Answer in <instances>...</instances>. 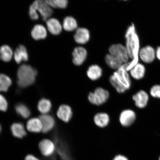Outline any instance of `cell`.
<instances>
[{
	"mask_svg": "<svg viewBox=\"0 0 160 160\" xmlns=\"http://www.w3.org/2000/svg\"><path fill=\"white\" fill-rule=\"evenodd\" d=\"M146 73V68L142 63H137L130 69V75L133 79L141 80L145 77Z\"/></svg>",
	"mask_w": 160,
	"mask_h": 160,
	"instance_id": "12",
	"label": "cell"
},
{
	"mask_svg": "<svg viewBox=\"0 0 160 160\" xmlns=\"http://www.w3.org/2000/svg\"><path fill=\"white\" fill-rule=\"evenodd\" d=\"M25 160H40L32 155L29 154L26 156Z\"/></svg>",
	"mask_w": 160,
	"mask_h": 160,
	"instance_id": "34",
	"label": "cell"
},
{
	"mask_svg": "<svg viewBox=\"0 0 160 160\" xmlns=\"http://www.w3.org/2000/svg\"><path fill=\"white\" fill-rule=\"evenodd\" d=\"M29 14L31 19L34 21L38 19L39 18V16L38 15L37 12L32 4L29 7Z\"/></svg>",
	"mask_w": 160,
	"mask_h": 160,
	"instance_id": "30",
	"label": "cell"
},
{
	"mask_svg": "<svg viewBox=\"0 0 160 160\" xmlns=\"http://www.w3.org/2000/svg\"><path fill=\"white\" fill-rule=\"evenodd\" d=\"M39 119L41 121L42 126V131L43 133H45L48 132L54 127L55 121L52 116L43 114L39 116Z\"/></svg>",
	"mask_w": 160,
	"mask_h": 160,
	"instance_id": "15",
	"label": "cell"
},
{
	"mask_svg": "<svg viewBox=\"0 0 160 160\" xmlns=\"http://www.w3.org/2000/svg\"><path fill=\"white\" fill-rule=\"evenodd\" d=\"M132 98L135 102L136 107L142 109L147 107L149 103V97L147 92L142 90L134 95Z\"/></svg>",
	"mask_w": 160,
	"mask_h": 160,
	"instance_id": "9",
	"label": "cell"
},
{
	"mask_svg": "<svg viewBox=\"0 0 160 160\" xmlns=\"http://www.w3.org/2000/svg\"><path fill=\"white\" fill-rule=\"evenodd\" d=\"M122 1H127L128 0H122Z\"/></svg>",
	"mask_w": 160,
	"mask_h": 160,
	"instance_id": "38",
	"label": "cell"
},
{
	"mask_svg": "<svg viewBox=\"0 0 160 160\" xmlns=\"http://www.w3.org/2000/svg\"><path fill=\"white\" fill-rule=\"evenodd\" d=\"M126 48L130 58L134 59L137 51L138 38L135 32L133 25L131 26L128 29L126 35Z\"/></svg>",
	"mask_w": 160,
	"mask_h": 160,
	"instance_id": "3",
	"label": "cell"
},
{
	"mask_svg": "<svg viewBox=\"0 0 160 160\" xmlns=\"http://www.w3.org/2000/svg\"><path fill=\"white\" fill-rule=\"evenodd\" d=\"M52 103L49 100L42 98L40 100L38 105V109L40 112L47 114L51 111Z\"/></svg>",
	"mask_w": 160,
	"mask_h": 160,
	"instance_id": "26",
	"label": "cell"
},
{
	"mask_svg": "<svg viewBox=\"0 0 160 160\" xmlns=\"http://www.w3.org/2000/svg\"><path fill=\"white\" fill-rule=\"evenodd\" d=\"M132 64V62L123 64L110 77V83L118 92L124 93L131 88L132 82L128 71Z\"/></svg>",
	"mask_w": 160,
	"mask_h": 160,
	"instance_id": "1",
	"label": "cell"
},
{
	"mask_svg": "<svg viewBox=\"0 0 160 160\" xmlns=\"http://www.w3.org/2000/svg\"><path fill=\"white\" fill-rule=\"evenodd\" d=\"M31 35L33 38L37 41L45 39L47 36V29L42 25H36L32 30Z\"/></svg>",
	"mask_w": 160,
	"mask_h": 160,
	"instance_id": "17",
	"label": "cell"
},
{
	"mask_svg": "<svg viewBox=\"0 0 160 160\" xmlns=\"http://www.w3.org/2000/svg\"><path fill=\"white\" fill-rule=\"evenodd\" d=\"M93 121L98 127L104 128L109 125L110 119L109 115L107 113L100 112L95 115Z\"/></svg>",
	"mask_w": 160,
	"mask_h": 160,
	"instance_id": "19",
	"label": "cell"
},
{
	"mask_svg": "<svg viewBox=\"0 0 160 160\" xmlns=\"http://www.w3.org/2000/svg\"><path fill=\"white\" fill-rule=\"evenodd\" d=\"M109 97V92L103 88H97L93 92L88 95V99L90 103L93 105L100 106L105 103Z\"/></svg>",
	"mask_w": 160,
	"mask_h": 160,
	"instance_id": "4",
	"label": "cell"
},
{
	"mask_svg": "<svg viewBox=\"0 0 160 160\" xmlns=\"http://www.w3.org/2000/svg\"><path fill=\"white\" fill-rule=\"evenodd\" d=\"M88 78L92 81L98 80L102 75V70L101 67L97 65L90 66L87 72Z\"/></svg>",
	"mask_w": 160,
	"mask_h": 160,
	"instance_id": "20",
	"label": "cell"
},
{
	"mask_svg": "<svg viewBox=\"0 0 160 160\" xmlns=\"http://www.w3.org/2000/svg\"><path fill=\"white\" fill-rule=\"evenodd\" d=\"M14 59L18 64L22 61H27L29 59L27 50L25 46L20 45L15 50L14 53Z\"/></svg>",
	"mask_w": 160,
	"mask_h": 160,
	"instance_id": "18",
	"label": "cell"
},
{
	"mask_svg": "<svg viewBox=\"0 0 160 160\" xmlns=\"http://www.w3.org/2000/svg\"><path fill=\"white\" fill-rule=\"evenodd\" d=\"M156 59L160 61V46L156 49Z\"/></svg>",
	"mask_w": 160,
	"mask_h": 160,
	"instance_id": "36",
	"label": "cell"
},
{
	"mask_svg": "<svg viewBox=\"0 0 160 160\" xmlns=\"http://www.w3.org/2000/svg\"><path fill=\"white\" fill-rule=\"evenodd\" d=\"M13 55L12 50L8 45H3L0 47V59L5 62H9Z\"/></svg>",
	"mask_w": 160,
	"mask_h": 160,
	"instance_id": "24",
	"label": "cell"
},
{
	"mask_svg": "<svg viewBox=\"0 0 160 160\" xmlns=\"http://www.w3.org/2000/svg\"><path fill=\"white\" fill-rule=\"evenodd\" d=\"M2 131V127L1 125H0V133H1V132Z\"/></svg>",
	"mask_w": 160,
	"mask_h": 160,
	"instance_id": "37",
	"label": "cell"
},
{
	"mask_svg": "<svg viewBox=\"0 0 160 160\" xmlns=\"http://www.w3.org/2000/svg\"><path fill=\"white\" fill-rule=\"evenodd\" d=\"M149 93L152 97L160 99V85H153L150 89Z\"/></svg>",
	"mask_w": 160,
	"mask_h": 160,
	"instance_id": "29",
	"label": "cell"
},
{
	"mask_svg": "<svg viewBox=\"0 0 160 160\" xmlns=\"http://www.w3.org/2000/svg\"><path fill=\"white\" fill-rule=\"evenodd\" d=\"M8 108V103L5 98L0 94V111L5 112Z\"/></svg>",
	"mask_w": 160,
	"mask_h": 160,
	"instance_id": "31",
	"label": "cell"
},
{
	"mask_svg": "<svg viewBox=\"0 0 160 160\" xmlns=\"http://www.w3.org/2000/svg\"><path fill=\"white\" fill-rule=\"evenodd\" d=\"M87 51L81 47H76L72 52L73 62L75 65L80 66L82 65L87 57Z\"/></svg>",
	"mask_w": 160,
	"mask_h": 160,
	"instance_id": "11",
	"label": "cell"
},
{
	"mask_svg": "<svg viewBox=\"0 0 160 160\" xmlns=\"http://www.w3.org/2000/svg\"><path fill=\"white\" fill-rule=\"evenodd\" d=\"M57 8L60 9H65L68 3V0H55Z\"/></svg>",
	"mask_w": 160,
	"mask_h": 160,
	"instance_id": "32",
	"label": "cell"
},
{
	"mask_svg": "<svg viewBox=\"0 0 160 160\" xmlns=\"http://www.w3.org/2000/svg\"><path fill=\"white\" fill-rule=\"evenodd\" d=\"M105 60L106 63L111 68L117 70L123 64V62L117 57L109 54L106 56Z\"/></svg>",
	"mask_w": 160,
	"mask_h": 160,
	"instance_id": "23",
	"label": "cell"
},
{
	"mask_svg": "<svg viewBox=\"0 0 160 160\" xmlns=\"http://www.w3.org/2000/svg\"><path fill=\"white\" fill-rule=\"evenodd\" d=\"M46 23L48 30L52 34L58 35L61 33L62 26L59 21L57 19L52 18L48 19Z\"/></svg>",
	"mask_w": 160,
	"mask_h": 160,
	"instance_id": "16",
	"label": "cell"
},
{
	"mask_svg": "<svg viewBox=\"0 0 160 160\" xmlns=\"http://www.w3.org/2000/svg\"><path fill=\"white\" fill-rule=\"evenodd\" d=\"M113 160H128L127 158L125 157V156L119 155L116 156V157L114 158Z\"/></svg>",
	"mask_w": 160,
	"mask_h": 160,
	"instance_id": "35",
	"label": "cell"
},
{
	"mask_svg": "<svg viewBox=\"0 0 160 160\" xmlns=\"http://www.w3.org/2000/svg\"><path fill=\"white\" fill-rule=\"evenodd\" d=\"M27 129L31 132L39 133L42 131V126L39 118H33L27 122Z\"/></svg>",
	"mask_w": 160,
	"mask_h": 160,
	"instance_id": "22",
	"label": "cell"
},
{
	"mask_svg": "<svg viewBox=\"0 0 160 160\" xmlns=\"http://www.w3.org/2000/svg\"><path fill=\"white\" fill-rule=\"evenodd\" d=\"M110 54L121 59L123 63L128 62L130 58L127 48L121 44L112 45L109 48Z\"/></svg>",
	"mask_w": 160,
	"mask_h": 160,
	"instance_id": "7",
	"label": "cell"
},
{
	"mask_svg": "<svg viewBox=\"0 0 160 160\" xmlns=\"http://www.w3.org/2000/svg\"><path fill=\"white\" fill-rule=\"evenodd\" d=\"M32 5L37 12H39L43 21H47L52 15V9L46 3L44 0H35Z\"/></svg>",
	"mask_w": 160,
	"mask_h": 160,
	"instance_id": "6",
	"label": "cell"
},
{
	"mask_svg": "<svg viewBox=\"0 0 160 160\" xmlns=\"http://www.w3.org/2000/svg\"><path fill=\"white\" fill-rule=\"evenodd\" d=\"M46 3L52 8H57L55 0H44Z\"/></svg>",
	"mask_w": 160,
	"mask_h": 160,
	"instance_id": "33",
	"label": "cell"
},
{
	"mask_svg": "<svg viewBox=\"0 0 160 160\" xmlns=\"http://www.w3.org/2000/svg\"><path fill=\"white\" fill-rule=\"evenodd\" d=\"M138 53L140 59L147 64L152 63L156 59V49L151 45L144 46L140 49Z\"/></svg>",
	"mask_w": 160,
	"mask_h": 160,
	"instance_id": "5",
	"label": "cell"
},
{
	"mask_svg": "<svg viewBox=\"0 0 160 160\" xmlns=\"http://www.w3.org/2000/svg\"><path fill=\"white\" fill-rule=\"evenodd\" d=\"M75 41L79 44H85L88 42L90 33L88 30L84 28H80L76 30L74 35Z\"/></svg>",
	"mask_w": 160,
	"mask_h": 160,
	"instance_id": "13",
	"label": "cell"
},
{
	"mask_svg": "<svg viewBox=\"0 0 160 160\" xmlns=\"http://www.w3.org/2000/svg\"><path fill=\"white\" fill-rule=\"evenodd\" d=\"M63 27L67 31H75L77 29V22L74 18L71 16H68L63 20Z\"/></svg>",
	"mask_w": 160,
	"mask_h": 160,
	"instance_id": "25",
	"label": "cell"
},
{
	"mask_svg": "<svg viewBox=\"0 0 160 160\" xmlns=\"http://www.w3.org/2000/svg\"><path fill=\"white\" fill-rule=\"evenodd\" d=\"M159 160H160V157L159 158Z\"/></svg>",
	"mask_w": 160,
	"mask_h": 160,
	"instance_id": "39",
	"label": "cell"
},
{
	"mask_svg": "<svg viewBox=\"0 0 160 160\" xmlns=\"http://www.w3.org/2000/svg\"><path fill=\"white\" fill-rule=\"evenodd\" d=\"M39 148L42 155L45 157H49L54 153L55 146L51 140L44 139L40 142Z\"/></svg>",
	"mask_w": 160,
	"mask_h": 160,
	"instance_id": "10",
	"label": "cell"
},
{
	"mask_svg": "<svg viewBox=\"0 0 160 160\" xmlns=\"http://www.w3.org/2000/svg\"><path fill=\"white\" fill-rule=\"evenodd\" d=\"M58 118L65 123L68 122L73 116V112L70 106L62 105L60 106L57 112Z\"/></svg>",
	"mask_w": 160,
	"mask_h": 160,
	"instance_id": "14",
	"label": "cell"
},
{
	"mask_svg": "<svg viewBox=\"0 0 160 160\" xmlns=\"http://www.w3.org/2000/svg\"><path fill=\"white\" fill-rule=\"evenodd\" d=\"M37 70L31 66L23 64L17 72V84L20 88L29 87L35 82L37 75Z\"/></svg>",
	"mask_w": 160,
	"mask_h": 160,
	"instance_id": "2",
	"label": "cell"
},
{
	"mask_svg": "<svg viewBox=\"0 0 160 160\" xmlns=\"http://www.w3.org/2000/svg\"><path fill=\"white\" fill-rule=\"evenodd\" d=\"M12 83V80L8 76L0 74V91L7 92Z\"/></svg>",
	"mask_w": 160,
	"mask_h": 160,
	"instance_id": "28",
	"label": "cell"
},
{
	"mask_svg": "<svg viewBox=\"0 0 160 160\" xmlns=\"http://www.w3.org/2000/svg\"><path fill=\"white\" fill-rule=\"evenodd\" d=\"M15 109L17 113L23 118L27 119L31 114V112L24 104L19 103L15 105Z\"/></svg>",
	"mask_w": 160,
	"mask_h": 160,
	"instance_id": "27",
	"label": "cell"
},
{
	"mask_svg": "<svg viewBox=\"0 0 160 160\" xmlns=\"http://www.w3.org/2000/svg\"><path fill=\"white\" fill-rule=\"evenodd\" d=\"M11 131L14 137L21 139L27 135L24 126L21 123H15L11 127Z\"/></svg>",
	"mask_w": 160,
	"mask_h": 160,
	"instance_id": "21",
	"label": "cell"
},
{
	"mask_svg": "<svg viewBox=\"0 0 160 160\" xmlns=\"http://www.w3.org/2000/svg\"><path fill=\"white\" fill-rule=\"evenodd\" d=\"M137 119V115L134 111L130 109L123 110L120 114L119 120L121 125L125 127L133 125Z\"/></svg>",
	"mask_w": 160,
	"mask_h": 160,
	"instance_id": "8",
	"label": "cell"
}]
</instances>
